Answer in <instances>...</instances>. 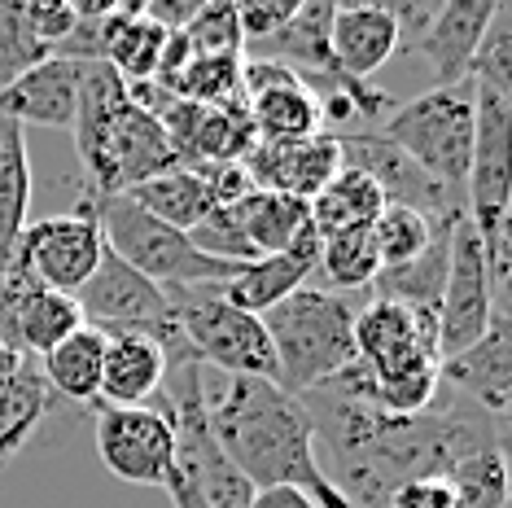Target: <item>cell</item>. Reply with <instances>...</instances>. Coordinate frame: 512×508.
Returning a JSON list of instances; mask_svg holds the SVG:
<instances>
[{
    "label": "cell",
    "mask_w": 512,
    "mask_h": 508,
    "mask_svg": "<svg viewBox=\"0 0 512 508\" xmlns=\"http://www.w3.org/2000/svg\"><path fill=\"white\" fill-rule=\"evenodd\" d=\"M202 395L215 443L254 491L289 487L316 508H351L320 465L316 425L298 395L259 377H224V386Z\"/></svg>",
    "instance_id": "6da1fadb"
},
{
    "label": "cell",
    "mask_w": 512,
    "mask_h": 508,
    "mask_svg": "<svg viewBox=\"0 0 512 508\" xmlns=\"http://www.w3.org/2000/svg\"><path fill=\"white\" fill-rule=\"evenodd\" d=\"M259 320L276 355V386L285 395H307L355 364V307L329 290L302 285Z\"/></svg>",
    "instance_id": "7a4b0ae2"
},
{
    "label": "cell",
    "mask_w": 512,
    "mask_h": 508,
    "mask_svg": "<svg viewBox=\"0 0 512 508\" xmlns=\"http://www.w3.org/2000/svg\"><path fill=\"white\" fill-rule=\"evenodd\" d=\"M92 198V211H97L101 237H106V250L114 259H123L132 272H141L145 281H154L158 290H193V285H228L232 276L241 272V263H224L202 254L189 241V233L162 224V219L145 215L141 206L123 193H110V198Z\"/></svg>",
    "instance_id": "3957f363"
},
{
    "label": "cell",
    "mask_w": 512,
    "mask_h": 508,
    "mask_svg": "<svg viewBox=\"0 0 512 508\" xmlns=\"http://www.w3.org/2000/svg\"><path fill=\"white\" fill-rule=\"evenodd\" d=\"M184 346L197 364H215L224 377L276 381V355L259 316L232 307L224 285H193V290H162Z\"/></svg>",
    "instance_id": "277c9868"
},
{
    "label": "cell",
    "mask_w": 512,
    "mask_h": 508,
    "mask_svg": "<svg viewBox=\"0 0 512 508\" xmlns=\"http://www.w3.org/2000/svg\"><path fill=\"white\" fill-rule=\"evenodd\" d=\"M377 132L434 180L464 193L473 163V79H460L451 88H429L421 97L403 101L399 110L386 114Z\"/></svg>",
    "instance_id": "5b68a950"
},
{
    "label": "cell",
    "mask_w": 512,
    "mask_h": 508,
    "mask_svg": "<svg viewBox=\"0 0 512 508\" xmlns=\"http://www.w3.org/2000/svg\"><path fill=\"white\" fill-rule=\"evenodd\" d=\"M499 316L491 281H486V259H482V241L469 219L451 224V250H447V281H442V298L434 311V346H438V364L451 355L469 351V346L491 329V320Z\"/></svg>",
    "instance_id": "8992f818"
},
{
    "label": "cell",
    "mask_w": 512,
    "mask_h": 508,
    "mask_svg": "<svg viewBox=\"0 0 512 508\" xmlns=\"http://www.w3.org/2000/svg\"><path fill=\"white\" fill-rule=\"evenodd\" d=\"M97 456L114 478L132 487H167L176 469V421L171 403L145 408H106L97 403Z\"/></svg>",
    "instance_id": "52a82bcc"
},
{
    "label": "cell",
    "mask_w": 512,
    "mask_h": 508,
    "mask_svg": "<svg viewBox=\"0 0 512 508\" xmlns=\"http://www.w3.org/2000/svg\"><path fill=\"white\" fill-rule=\"evenodd\" d=\"M101 254H106V237H101L92 198H84L71 215H49L40 224H27L18 241V263L27 268L44 290L75 298L97 272Z\"/></svg>",
    "instance_id": "ba28073f"
},
{
    "label": "cell",
    "mask_w": 512,
    "mask_h": 508,
    "mask_svg": "<svg viewBox=\"0 0 512 508\" xmlns=\"http://www.w3.org/2000/svg\"><path fill=\"white\" fill-rule=\"evenodd\" d=\"M342 145V167H355L381 189L386 206H403L425 219H460L464 215V193L447 189L434 180L425 167H416L394 141L372 127V132H333Z\"/></svg>",
    "instance_id": "9c48e42d"
},
{
    "label": "cell",
    "mask_w": 512,
    "mask_h": 508,
    "mask_svg": "<svg viewBox=\"0 0 512 508\" xmlns=\"http://www.w3.org/2000/svg\"><path fill=\"white\" fill-rule=\"evenodd\" d=\"M84 325L75 298L53 294L14 259V268L0 281V342L22 351L27 360L49 355L62 338Z\"/></svg>",
    "instance_id": "30bf717a"
},
{
    "label": "cell",
    "mask_w": 512,
    "mask_h": 508,
    "mask_svg": "<svg viewBox=\"0 0 512 508\" xmlns=\"http://www.w3.org/2000/svg\"><path fill=\"white\" fill-rule=\"evenodd\" d=\"M241 97H246L259 141H302V136L324 132L320 101L281 62L241 57Z\"/></svg>",
    "instance_id": "8fae6325"
},
{
    "label": "cell",
    "mask_w": 512,
    "mask_h": 508,
    "mask_svg": "<svg viewBox=\"0 0 512 508\" xmlns=\"http://www.w3.org/2000/svg\"><path fill=\"white\" fill-rule=\"evenodd\" d=\"M434 311H416L390 298H372L355 311V360L368 373H390L407 364H438Z\"/></svg>",
    "instance_id": "7c38bea8"
},
{
    "label": "cell",
    "mask_w": 512,
    "mask_h": 508,
    "mask_svg": "<svg viewBox=\"0 0 512 508\" xmlns=\"http://www.w3.org/2000/svg\"><path fill=\"white\" fill-rule=\"evenodd\" d=\"M241 167L254 180V189L311 202L342 171V145L333 132L302 136V141H259Z\"/></svg>",
    "instance_id": "4fadbf2b"
},
{
    "label": "cell",
    "mask_w": 512,
    "mask_h": 508,
    "mask_svg": "<svg viewBox=\"0 0 512 508\" xmlns=\"http://www.w3.org/2000/svg\"><path fill=\"white\" fill-rule=\"evenodd\" d=\"M333 9L329 0H311V5H298V14L285 22L276 36H267L259 44H250V57H267V62H281L289 75H298L302 84L311 88V97L329 92L342 84V71L333 62L329 49V27H333Z\"/></svg>",
    "instance_id": "5bb4252c"
},
{
    "label": "cell",
    "mask_w": 512,
    "mask_h": 508,
    "mask_svg": "<svg viewBox=\"0 0 512 508\" xmlns=\"http://www.w3.org/2000/svg\"><path fill=\"white\" fill-rule=\"evenodd\" d=\"M512 342H508V316H495L491 329L477 338L469 351L451 355L438 364V381L451 395L469 399L486 417L504 421L508 399H512Z\"/></svg>",
    "instance_id": "9a60e30c"
},
{
    "label": "cell",
    "mask_w": 512,
    "mask_h": 508,
    "mask_svg": "<svg viewBox=\"0 0 512 508\" xmlns=\"http://www.w3.org/2000/svg\"><path fill=\"white\" fill-rule=\"evenodd\" d=\"M495 5L499 0H447V5H438L434 22L416 44V53L425 57L429 75H434V88H451L460 79H469L473 53L482 44L486 27H491Z\"/></svg>",
    "instance_id": "2e32d148"
},
{
    "label": "cell",
    "mask_w": 512,
    "mask_h": 508,
    "mask_svg": "<svg viewBox=\"0 0 512 508\" xmlns=\"http://www.w3.org/2000/svg\"><path fill=\"white\" fill-rule=\"evenodd\" d=\"M316 263H320V233L307 224L289 250L263 254V259L246 263V268L224 285V298L232 307L250 311V316H263V311H272L276 303H285L289 294H298L302 285L311 281Z\"/></svg>",
    "instance_id": "e0dca14e"
},
{
    "label": "cell",
    "mask_w": 512,
    "mask_h": 508,
    "mask_svg": "<svg viewBox=\"0 0 512 508\" xmlns=\"http://www.w3.org/2000/svg\"><path fill=\"white\" fill-rule=\"evenodd\" d=\"M329 49L346 79L372 84V75L399 53V27H394L386 5H337Z\"/></svg>",
    "instance_id": "ac0fdd59"
},
{
    "label": "cell",
    "mask_w": 512,
    "mask_h": 508,
    "mask_svg": "<svg viewBox=\"0 0 512 508\" xmlns=\"http://www.w3.org/2000/svg\"><path fill=\"white\" fill-rule=\"evenodd\" d=\"M75 97H79V62L49 57L36 71H27L18 84L0 92V119L27 127H71L75 123Z\"/></svg>",
    "instance_id": "d6986e66"
},
{
    "label": "cell",
    "mask_w": 512,
    "mask_h": 508,
    "mask_svg": "<svg viewBox=\"0 0 512 508\" xmlns=\"http://www.w3.org/2000/svg\"><path fill=\"white\" fill-rule=\"evenodd\" d=\"M167 377V360L162 346L141 333H110L106 355H101V390L97 403L106 408H145L162 390Z\"/></svg>",
    "instance_id": "ffe728a7"
},
{
    "label": "cell",
    "mask_w": 512,
    "mask_h": 508,
    "mask_svg": "<svg viewBox=\"0 0 512 508\" xmlns=\"http://www.w3.org/2000/svg\"><path fill=\"white\" fill-rule=\"evenodd\" d=\"M31 211V158L18 123L0 119V281L14 268Z\"/></svg>",
    "instance_id": "44dd1931"
},
{
    "label": "cell",
    "mask_w": 512,
    "mask_h": 508,
    "mask_svg": "<svg viewBox=\"0 0 512 508\" xmlns=\"http://www.w3.org/2000/svg\"><path fill=\"white\" fill-rule=\"evenodd\" d=\"M123 198H132L145 215L180 228V233H193V228L215 211V202H211V193H206V180L197 167H171V171H162V176L127 189Z\"/></svg>",
    "instance_id": "7402d4cb"
},
{
    "label": "cell",
    "mask_w": 512,
    "mask_h": 508,
    "mask_svg": "<svg viewBox=\"0 0 512 508\" xmlns=\"http://www.w3.org/2000/svg\"><path fill=\"white\" fill-rule=\"evenodd\" d=\"M232 219H237L241 237H246V246L259 254H281L298 241V233L311 224L307 215V202L298 198H285V193H267V189H254L246 193L237 206H228Z\"/></svg>",
    "instance_id": "603a6c76"
},
{
    "label": "cell",
    "mask_w": 512,
    "mask_h": 508,
    "mask_svg": "<svg viewBox=\"0 0 512 508\" xmlns=\"http://www.w3.org/2000/svg\"><path fill=\"white\" fill-rule=\"evenodd\" d=\"M101 355H106V338L97 329L79 325L71 338H62L49 355H40V377L53 395H66L75 403H97L101 390Z\"/></svg>",
    "instance_id": "cb8c5ba5"
},
{
    "label": "cell",
    "mask_w": 512,
    "mask_h": 508,
    "mask_svg": "<svg viewBox=\"0 0 512 508\" xmlns=\"http://www.w3.org/2000/svg\"><path fill=\"white\" fill-rule=\"evenodd\" d=\"M381 211H386V198H381V189L364 176V171H355V167H342L316 193V198L307 202L311 228H316L320 237L346 233V228H368Z\"/></svg>",
    "instance_id": "d4e9b609"
},
{
    "label": "cell",
    "mask_w": 512,
    "mask_h": 508,
    "mask_svg": "<svg viewBox=\"0 0 512 508\" xmlns=\"http://www.w3.org/2000/svg\"><path fill=\"white\" fill-rule=\"evenodd\" d=\"M451 224H456V219H442L434 228V241H429V250L421 259L403 263V268H390V272H377V281H372L377 298H390V303H403V307H416V311H438L442 281H447Z\"/></svg>",
    "instance_id": "484cf974"
},
{
    "label": "cell",
    "mask_w": 512,
    "mask_h": 508,
    "mask_svg": "<svg viewBox=\"0 0 512 508\" xmlns=\"http://www.w3.org/2000/svg\"><path fill=\"white\" fill-rule=\"evenodd\" d=\"M49 399H53V390L44 386L36 360H27L14 381L0 386V460L22 452V443L36 434V425L49 412Z\"/></svg>",
    "instance_id": "4316f807"
},
{
    "label": "cell",
    "mask_w": 512,
    "mask_h": 508,
    "mask_svg": "<svg viewBox=\"0 0 512 508\" xmlns=\"http://www.w3.org/2000/svg\"><path fill=\"white\" fill-rule=\"evenodd\" d=\"M316 272H324V281H329L333 290H364V285L377 281L381 254H377V241H372V224L368 228H346V233H333V237H320Z\"/></svg>",
    "instance_id": "83f0119b"
},
{
    "label": "cell",
    "mask_w": 512,
    "mask_h": 508,
    "mask_svg": "<svg viewBox=\"0 0 512 508\" xmlns=\"http://www.w3.org/2000/svg\"><path fill=\"white\" fill-rule=\"evenodd\" d=\"M451 508H508V456L504 447H482L447 473Z\"/></svg>",
    "instance_id": "f1b7e54d"
},
{
    "label": "cell",
    "mask_w": 512,
    "mask_h": 508,
    "mask_svg": "<svg viewBox=\"0 0 512 508\" xmlns=\"http://www.w3.org/2000/svg\"><path fill=\"white\" fill-rule=\"evenodd\" d=\"M438 224L442 219H425L416 211H403V206H386V211L372 219V241H377V254H381V272L421 259L429 250V241H434Z\"/></svg>",
    "instance_id": "f546056e"
},
{
    "label": "cell",
    "mask_w": 512,
    "mask_h": 508,
    "mask_svg": "<svg viewBox=\"0 0 512 508\" xmlns=\"http://www.w3.org/2000/svg\"><path fill=\"white\" fill-rule=\"evenodd\" d=\"M49 49L31 36V27L22 22V9L14 0H0V92L18 84L27 71H36L40 62H49Z\"/></svg>",
    "instance_id": "4dcf8cb0"
},
{
    "label": "cell",
    "mask_w": 512,
    "mask_h": 508,
    "mask_svg": "<svg viewBox=\"0 0 512 508\" xmlns=\"http://www.w3.org/2000/svg\"><path fill=\"white\" fill-rule=\"evenodd\" d=\"M189 53L197 57H211V53H246V40H241V27H237V5H202L197 18L180 31Z\"/></svg>",
    "instance_id": "1f68e13d"
},
{
    "label": "cell",
    "mask_w": 512,
    "mask_h": 508,
    "mask_svg": "<svg viewBox=\"0 0 512 508\" xmlns=\"http://www.w3.org/2000/svg\"><path fill=\"white\" fill-rule=\"evenodd\" d=\"M18 9H22V22L31 27V36L49 53L75 31V5H62V0H27Z\"/></svg>",
    "instance_id": "d6a6232c"
},
{
    "label": "cell",
    "mask_w": 512,
    "mask_h": 508,
    "mask_svg": "<svg viewBox=\"0 0 512 508\" xmlns=\"http://www.w3.org/2000/svg\"><path fill=\"white\" fill-rule=\"evenodd\" d=\"M298 5L302 0H254V5H237V27H241L246 49L267 40V36H276V31L298 14Z\"/></svg>",
    "instance_id": "836d02e7"
},
{
    "label": "cell",
    "mask_w": 512,
    "mask_h": 508,
    "mask_svg": "<svg viewBox=\"0 0 512 508\" xmlns=\"http://www.w3.org/2000/svg\"><path fill=\"white\" fill-rule=\"evenodd\" d=\"M386 508H451L447 478H412L390 491Z\"/></svg>",
    "instance_id": "e575fe53"
},
{
    "label": "cell",
    "mask_w": 512,
    "mask_h": 508,
    "mask_svg": "<svg viewBox=\"0 0 512 508\" xmlns=\"http://www.w3.org/2000/svg\"><path fill=\"white\" fill-rule=\"evenodd\" d=\"M250 508H316L302 491H289V487H272V491H254V504Z\"/></svg>",
    "instance_id": "d590c367"
},
{
    "label": "cell",
    "mask_w": 512,
    "mask_h": 508,
    "mask_svg": "<svg viewBox=\"0 0 512 508\" xmlns=\"http://www.w3.org/2000/svg\"><path fill=\"white\" fill-rule=\"evenodd\" d=\"M167 491H171V504H176V508H206V504H202V495L193 491V482L184 478L180 469H171V478H167Z\"/></svg>",
    "instance_id": "8d00e7d4"
}]
</instances>
